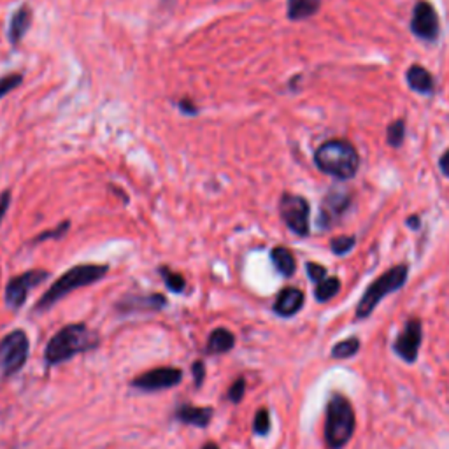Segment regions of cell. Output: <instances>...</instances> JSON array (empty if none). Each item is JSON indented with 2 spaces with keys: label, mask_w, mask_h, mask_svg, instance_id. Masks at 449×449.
<instances>
[{
  "label": "cell",
  "mask_w": 449,
  "mask_h": 449,
  "mask_svg": "<svg viewBox=\"0 0 449 449\" xmlns=\"http://www.w3.org/2000/svg\"><path fill=\"white\" fill-rule=\"evenodd\" d=\"M315 163L327 176L346 181L358 173L360 155L351 142L344 139H330L316 149Z\"/></svg>",
  "instance_id": "cell-1"
},
{
  "label": "cell",
  "mask_w": 449,
  "mask_h": 449,
  "mask_svg": "<svg viewBox=\"0 0 449 449\" xmlns=\"http://www.w3.org/2000/svg\"><path fill=\"white\" fill-rule=\"evenodd\" d=\"M98 344V337L86 325L76 323L67 325L54 337L47 342L45 358L49 365H57L60 361L71 360L72 356L93 349Z\"/></svg>",
  "instance_id": "cell-2"
},
{
  "label": "cell",
  "mask_w": 449,
  "mask_h": 449,
  "mask_svg": "<svg viewBox=\"0 0 449 449\" xmlns=\"http://www.w3.org/2000/svg\"><path fill=\"white\" fill-rule=\"evenodd\" d=\"M356 428V416L351 402L341 393H334L325 414V443L328 449H342L351 441Z\"/></svg>",
  "instance_id": "cell-3"
},
{
  "label": "cell",
  "mask_w": 449,
  "mask_h": 449,
  "mask_svg": "<svg viewBox=\"0 0 449 449\" xmlns=\"http://www.w3.org/2000/svg\"><path fill=\"white\" fill-rule=\"evenodd\" d=\"M107 272H109L107 265H97V264H81V265H76V267L69 269L67 272H65L64 276L58 277V279L51 284L49 290H47L46 293L39 298L35 309H37V311L49 309L51 305L57 304L60 298L67 297L71 291L97 283V281H100Z\"/></svg>",
  "instance_id": "cell-4"
},
{
  "label": "cell",
  "mask_w": 449,
  "mask_h": 449,
  "mask_svg": "<svg viewBox=\"0 0 449 449\" xmlns=\"http://www.w3.org/2000/svg\"><path fill=\"white\" fill-rule=\"evenodd\" d=\"M407 276L409 267L400 264L388 269L383 276H379L374 283L368 284L365 293L361 295L358 305H356V317L363 320V317L371 316L372 313H374V309L378 308L379 302H381L386 295L393 293V291H399L400 288L407 283Z\"/></svg>",
  "instance_id": "cell-5"
},
{
  "label": "cell",
  "mask_w": 449,
  "mask_h": 449,
  "mask_svg": "<svg viewBox=\"0 0 449 449\" xmlns=\"http://www.w3.org/2000/svg\"><path fill=\"white\" fill-rule=\"evenodd\" d=\"M28 358V337L25 332L14 330L0 341V379L11 378L21 371Z\"/></svg>",
  "instance_id": "cell-6"
},
{
  "label": "cell",
  "mask_w": 449,
  "mask_h": 449,
  "mask_svg": "<svg viewBox=\"0 0 449 449\" xmlns=\"http://www.w3.org/2000/svg\"><path fill=\"white\" fill-rule=\"evenodd\" d=\"M309 202L295 193H283L279 200V216L284 225L297 235H309Z\"/></svg>",
  "instance_id": "cell-7"
},
{
  "label": "cell",
  "mask_w": 449,
  "mask_h": 449,
  "mask_svg": "<svg viewBox=\"0 0 449 449\" xmlns=\"http://www.w3.org/2000/svg\"><path fill=\"white\" fill-rule=\"evenodd\" d=\"M47 277H49V272L42 269L28 270V272L13 277L6 286V304L11 309H20L25 304V301H27L32 288L45 283Z\"/></svg>",
  "instance_id": "cell-8"
},
{
  "label": "cell",
  "mask_w": 449,
  "mask_h": 449,
  "mask_svg": "<svg viewBox=\"0 0 449 449\" xmlns=\"http://www.w3.org/2000/svg\"><path fill=\"white\" fill-rule=\"evenodd\" d=\"M411 32L416 37L426 42H433L439 37V16H437V11L433 9V6L428 0H418L416 2L414 9H412Z\"/></svg>",
  "instance_id": "cell-9"
},
{
  "label": "cell",
  "mask_w": 449,
  "mask_h": 449,
  "mask_svg": "<svg viewBox=\"0 0 449 449\" xmlns=\"http://www.w3.org/2000/svg\"><path fill=\"white\" fill-rule=\"evenodd\" d=\"M423 342V323L418 317H411L404 325V330L397 335L393 342V351L407 363H414L419 355V346Z\"/></svg>",
  "instance_id": "cell-10"
},
{
  "label": "cell",
  "mask_w": 449,
  "mask_h": 449,
  "mask_svg": "<svg viewBox=\"0 0 449 449\" xmlns=\"http://www.w3.org/2000/svg\"><path fill=\"white\" fill-rule=\"evenodd\" d=\"M349 206H351V195H349V192H346L344 188H332L325 195L323 202H321L317 225L321 228H330V226L337 223L339 218L348 211Z\"/></svg>",
  "instance_id": "cell-11"
},
{
  "label": "cell",
  "mask_w": 449,
  "mask_h": 449,
  "mask_svg": "<svg viewBox=\"0 0 449 449\" xmlns=\"http://www.w3.org/2000/svg\"><path fill=\"white\" fill-rule=\"evenodd\" d=\"M181 378L182 372L180 368H155V371H149L146 374L139 375L137 379H134L132 386L139 390H144V392H158V390H167L180 385Z\"/></svg>",
  "instance_id": "cell-12"
},
{
  "label": "cell",
  "mask_w": 449,
  "mask_h": 449,
  "mask_svg": "<svg viewBox=\"0 0 449 449\" xmlns=\"http://www.w3.org/2000/svg\"><path fill=\"white\" fill-rule=\"evenodd\" d=\"M304 293H302V290H298V288H293V286H288L284 288V290L279 291V295H277L276 302H274V313L283 317H290V316H295L298 311L302 309V305H304Z\"/></svg>",
  "instance_id": "cell-13"
},
{
  "label": "cell",
  "mask_w": 449,
  "mask_h": 449,
  "mask_svg": "<svg viewBox=\"0 0 449 449\" xmlns=\"http://www.w3.org/2000/svg\"><path fill=\"white\" fill-rule=\"evenodd\" d=\"M405 81H407L409 88L416 93L432 95L436 91V79L421 65H411L405 72Z\"/></svg>",
  "instance_id": "cell-14"
},
{
  "label": "cell",
  "mask_w": 449,
  "mask_h": 449,
  "mask_svg": "<svg viewBox=\"0 0 449 449\" xmlns=\"http://www.w3.org/2000/svg\"><path fill=\"white\" fill-rule=\"evenodd\" d=\"M32 16H34V13H32V9L27 4H23V6L13 14L9 23V30H7V39H9L11 45L16 46L18 42H21V39L25 37V34H27L28 28H30Z\"/></svg>",
  "instance_id": "cell-15"
},
{
  "label": "cell",
  "mask_w": 449,
  "mask_h": 449,
  "mask_svg": "<svg viewBox=\"0 0 449 449\" xmlns=\"http://www.w3.org/2000/svg\"><path fill=\"white\" fill-rule=\"evenodd\" d=\"M177 419L186 425L193 426H204L209 425L211 418H213V409L211 407H195V405H181L180 411H177Z\"/></svg>",
  "instance_id": "cell-16"
},
{
  "label": "cell",
  "mask_w": 449,
  "mask_h": 449,
  "mask_svg": "<svg viewBox=\"0 0 449 449\" xmlns=\"http://www.w3.org/2000/svg\"><path fill=\"white\" fill-rule=\"evenodd\" d=\"M270 260H272L277 272L284 277H291L295 274V270H297V260H295L293 253L284 246L274 247L270 251Z\"/></svg>",
  "instance_id": "cell-17"
},
{
  "label": "cell",
  "mask_w": 449,
  "mask_h": 449,
  "mask_svg": "<svg viewBox=\"0 0 449 449\" xmlns=\"http://www.w3.org/2000/svg\"><path fill=\"white\" fill-rule=\"evenodd\" d=\"M321 0H288V18L291 21H302L315 16L320 11Z\"/></svg>",
  "instance_id": "cell-18"
},
{
  "label": "cell",
  "mask_w": 449,
  "mask_h": 449,
  "mask_svg": "<svg viewBox=\"0 0 449 449\" xmlns=\"http://www.w3.org/2000/svg\"><path fill=\"white\" fill-rule=\"evenodd\" d=\"M165 297L160 293H153V295H148V297H127L125 301L119 304V308L122 309H130V311H134V309H151V311H158V309H162L163 305H165Z\"/></svg>",
  "instance_id": "cell-19"
},
{
  "label": "cell",
  "mask_w": 449,
  "mask_h": 449,
  "mask_svg": "<svg viewBox=\"0 0 449 449\" xmlns=\"http://www.w3.org/2000/svg\"><path fill=\"white\" fill-rule=\"evenodd\" d=\"M235 346V337H233L232 332H228L226 328H216L213 334L209 335V342H207V349L211 353H221L230 351V349Z\"/></svg>",
  "instance_id": "cell-20"
},
{
  "label": "cell",
  "mask_w": 449,
  "mask_h": 449,
  "mask_svg": "<svg viewBox=\"0 0 449 449\" xmlns=\"http://www.w3.org/2000/svg\"><path fill=\"white\" fill-rule=\"evenodd\" d=\"M341 291V279L339 277H327L316 284L315 297L317 302H328Z\"/></svg>",
  "instance_id": "cell-21"
},
{
  "label": "cell",
  "mask_w": 449,
  "mask_h": 449,
  "mask_svg": "<svg viewBox=\"0 0 449 449\" xmlns=\"http://www.w3.org/2000/svg\"><path fill=\"white\" fill-rule=\"evenodd\" d=\"M360 351V339L358 337H348L344 341H339L337 344L332 348V356L337 360H346L355 356Z\"/></svg>",
  "instance_id": "cell-22"
},
{
  "label": "cell",
  "mask_w": 449,
  "mask_h": 449,
  "mask_svg": "<svg viewBox=\"0 0 449 449\" xmlns=\"http://www.w3.org/2000/svg\"><path fill=\"white\" fill-rule=\"evenodd\" d=\"M386 139L392 148H400L405 139V122L404 119H397V122L390 123L388 130H386Z\"/></svg>",
  "instance_id": "cell-23"
},
{
  "label": "cell",
  "mask_w": 449,
  "mask_h": 449,
  "mask_svg": "<svg viewBox=\"0 0 449 449\" xmlns=\"http://www.w3.org/2000/svg\"><path fill=\"white\" fill-rule=\"evenodd\" d=\"M160 274H162L163 281H165L167 288H169L170 291H176V293H181V291L185 290L186 281H185V277L181 276V274L173 272V270H169L167 267H160Z\"/></svg>",
  "instance_id": "cell-24"
},
{
  "label": "cell",
  "mask_w": 449,
  "mask_h": 449,
  "mask_svg": "<svg viewBox=\"0 0 449 449\" xmlns=\"http://www.w3.org/2000/svg\"><path fill=\"white\" fill-rule=\"evenodd\" d=\"M356 239L353 235H339L335 239H332L330 247L335 255H346L353 250Z\"/></svg>",
  "instance_id": "cell-25"
},
{
  "label": "cell",
  "mask_w": 449,
  "mask_h": 449,
  "mask_svg": "<svg viewBox=\"0 0 449 449\" xmlns=\"http://www.w3.org/2000/svg\"><path fill=\"white\" fill-rule=\"evenodd\" d=\"M253 430L257 436H267L270 432V414L267 409H260L255 414V421H253Z\"/></svg>",
  "instance_id": "cell-26"
},
{
  "label": "cell",
  "mask_w": 449,
  "mask_h": 449,
  "mask_svg": "<svg viewBox=\"0 0 449 449\" xmlns=\"http://www.w3.org/2000/svg\"><path fill=\"white\" fill-rule=\"evenodd\" d=\"M21 83H23V76L21 74L2 76V78H0V100H2L7 93H11L14 88H18Z\"/></svg>",
  "instance_id": "cell-27"
},
{
  "label": "cell",
  "mask_w": 449,
  "mask_h": 449,
  "mask_svg": "<svg viewBox=\"0 0 449 449\" xmlns=\"http://www.w3.org/2000/svg\"><path fill=\"white\" fill-rule=\"evenodd\" d=\"M69 225H71L69 221H64V223L58 225L57 228L46 230V232H42L41 235L35 237V243H41V240H46V239H60L62 235H65V232H67Z\"/></svg>",
  "instance_id": "cell-28"
},
{
  "label": "cell",
  "mask_w": 449,
  "mask_h": 449,
  "mask_svg": "<svg viewBox=\"0 0 449 449\" xmlns=\"http://www.w3.org/2000/svg\"><path fill=\"white\" fill-rule=\"evenodd\" d=\"M244 393H246V381H244L243 378H239L235 383H233L232 386H230V390H228V399L232 400V402L239 404L240 400H243Z\"/></svg>",
  "instance_id": "cell-29"
},
{
  "label": "cell",
  "mask_w": 449,
  "mask_h": 449,
  "mask_svg": "<svg viewBox=\"0 0 449 449\" xmlns=\"http://www.w3.org/2000/svg\"><path fill=\"white\" fill-rule=\"evenodd\" d=\"M305 270H308L309 279L315 281L316 284L321 283L323 279H327V269H325L323 265L315 264V262H309V264L305 265Z\"/></svg>",
  "instance_id": "cell-30"
},
{
  "label": "cell",
  "mask_w": 449,
  "mask_h": 449,
  "mask_svg": "<svg viewBox=\"0 0 449 449\" xmlns=\"http://www.w3.org/2000/svg\"><path fill=\"white\" fill-rule=\"evenodd\" d=\"M192 372H193V378H195V385L197 386L202 385L204 378H206V367H204L202 361H195V363H193Z\"/></svg>",
  "instance_id": "cell-31"
},
{
  "label": "cell",
  "mask_w": 449,
  "mask_h": 449,
  "mask_svg": "<svg viewBox=\"0 0 449 449\" xmlns=\"http://www.w3.org/2000/svg\"><path fill=\"white\" fill-rule=\"evenodd\" d=\"M9 202H11V192L9 189H6V192L0 193V223H2L7 209H9Z\"/></svg>",
  "instance_id": "cell-32"
},
{
  "label": "cell",
  "mask_w": 449,
  "mask_h": 449,
  "mask_svg": "<svg viewBox=\"0 0 449 449\" xmlns=\"http://www.w3.org/2000/svg\"><path fill=\"white\" fill-rule=\"evenodd\" d=\"M177 107L181 109L182 112H185V115H197V112H199V109L195 107V104H193L192 100H189V98H182V100H180L177 102Z\"/></svg>",
  "instance_id": "cell-33"
},
{
  "label": "cell",
  "mask_w": 449,
  "mask_h": 449,
  "mask_svg": "<svg viewBox=\"0 0 449 449\" xmlns=\"http://www.w3.org/2000/svg\"><path fill=\"white\" fill-rule=\"evenodd\" d=\"M439 169L443 170L444 176L449 177V149H446V151L443 153V156H441V160H439Z\"/></svg>",
  "instance_id": "cell-34"
},
{
  "label": "cell",
  "mask_w": 449,
  "mask_h": 449,
  "mask_svg": "<svg viewBox=\"0 0 449 449\" xmlns=\"http://www.w3.org/2000/svg\"><path fill=\"white\" fill-rule=\"evenodd\" d=\"M407 226H411L412 230H418L419 226H421V220H419L418 216H411V218H407Z\"/></svg>",
  "instance_id": "cell-35"
},
{
  "label": "cell",
  "mask_w": 449,
  "mask_h": 449,
  "mask_svg": "<svg viewBox=\"0 0 449 449\" xmlns=\"http://www.w3.org/2000/svg\"><path fill=\"white\" fill-rule=\"evenodd\" d=\"M202 449H220L216 446V444H213V443H209V444H206V446H204Z\"/></svg>",
  "instance_id": "cell-36"
}]
</instances>
